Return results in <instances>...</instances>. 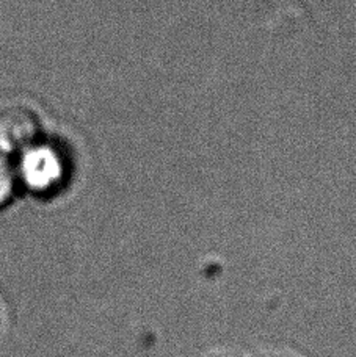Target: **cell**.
Instances as JSON below:
<instances>
[{
    "mask_svg": "<svg viewBox=\"0 0 356 357\" xmlns=\"http://www.w3.org/2000/svg\"><path fill=\"white\" fill-rule=\"evenodd\" d=\"M21 193L50 196L68 177V158L55 142L40 137L13 158Z\"/></svg>",
    "mask_w": 356,
    "mask_h": 357,
    "instance_id": "1",
    "label": "cell"
},
{
    "mask_svg": "<svg viewBox=\"0 0 356 357\" xmlns=\"http://www.w3.org/2000/svg\"><path fill=\"white\" fill-rule=\"evenodd\" d=\"M40 137L41 121L31 108L10 105L0 110V154L15 158Z\"/></svg>",
    "mask_w": 356,
    "mask_h": 357,
    "instance_id": "2",
    "label": "cell"
},
{
    "mask_svg": "<svg viewBox=\"0 0 356 357\" xmlns=\"http://www.w3.org/2000/svg\"><path fill=\"white\" fill-rule=\"evenodd\" d=\"M21 193L13 158L0 154V212L8 208Z\"/></svg>",
    "mask_w": 356,
    "mask_h": 357,
    "instance_id": "3",
    "label": "cell"
}]
</instances>
